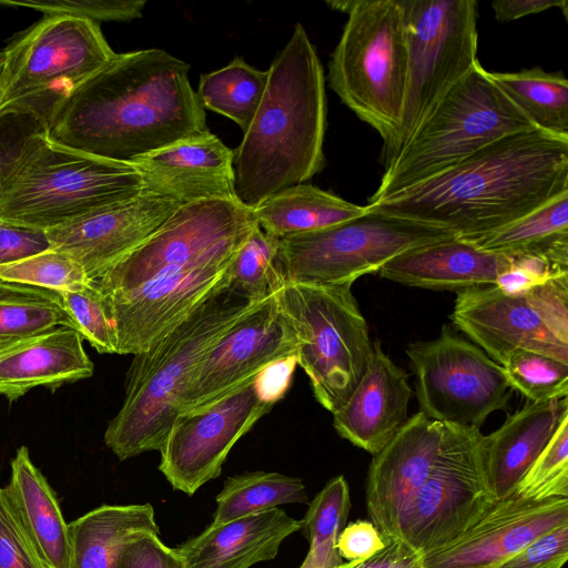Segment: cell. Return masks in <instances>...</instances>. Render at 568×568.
<instances>
[{
    "label": "cell",
    "instance_id": "48",
    "mask_svg": "<svg viewBox=\"0 0 568 568\" xmlns=\"http://www.w3.org/2000/svg\"><path fill=\"white\" fill-rule=\"evenodd\" d=\"M347 568H423V555L403 539L388 540L386 547L363 561Z\"/></svg>",
    "mask_w": 568,
    "mask_h": 568
},
{
    "label": "cell",
    "instance_id": "3",
    "mask_svg": "<svg viewBox=\"0 0 568 568\" xmlns=\"http://www.w3.org/2000/svg\"><path fill=\"white\" fill-rule=\"evenodd\" d=\"M262 102L234 150V191L254 209L268 196L308 182L325 166L327 99L323 65L296 23L268 70Z\"/></svg>",
    "mask_w": 568,
    "mask_h": 568
},
{
    "label": "cell",
    "instance_id": "40",
    "mask_svg": "<svg viewBox=\"0 0 568 568\" xmlns=\"http://www.w3.org/2000/svg\"><path fill=\"white\" fill-rule=\"evenodd\" d=\"M514 494L536 501L568 498V415L562 418Z\"/></svg>",
    "mask_w": 568,
    "mask_h": 568
},
{
    "label": "cell",
    "instance_id": "32",
    "mask_svg": "<svg viewBox=\"0 0 568 568\" xmlns=\"http://www.w3.org/2000/svg\"><path fill=\"white\" fill-rule=\"evenodd\" d=\"M489 75L536 129L568 138V80L561 71L534 67Z\"/></svg>",
    "mask_w": 568,
    "mask_h": 568
},
{
    "label": "cell",
    "instance_id": "44",
    "mask_svg": "<svg viewBox=\"0 0 568 568\" xmlns=\"http://www.w3.org/2000/svg\"><path fill=\"white\" fill-rule=\"evenodd\" d=\"M568 559V524L539 536L497 568H561Z\"/></svg>",
    "mask_w": 568,
    "mask_h": 568
},
{
    "label": "cell",
    "instance_id": "50",
    "mask_svg": "<svg viewBox=\"0 0 568 568\" xmlns=\"http://www.w3.org/2000/svg\"><path fill=\"white\" fill-rule=\"evenodd\" d=\"M491 7L499 22H510L551 8H559L568 18L567 0H496Z\"/></svg>",
    "mask_w": 568,
    "mask_h": 568
},
{
    "label": "cell",
    "instance_id": "53",
    "mask_svg": "<svg viewBox=\"0 0 568 568\" xmlns=\"http://www.w3.org/2000/svg\"><path fill=\"white\" fill-rule=\"evenodd\" d=\"M1 60H2V53L0 52V64H1Z\"/></svg>",
    "mask_w": 568,
    "mask_h": 568
},
{
    "label": "cell",
    "instance_id": "39",
    "mask_svg": "<svg viewBox=\"0 0 568 568\" xmlns=\"http://www.w3.org/2000/svg\"><path fill=\"white\" fill-rule=\"evenodd\" d=\"M0 281L55 292L75 290L90 283L83 267L72 256L53 248L0 265Z\"/></svg>",
    "mask_w": 568,
    "mask_h": 568
},
{
    "label": "cell",
    "instance_id": "13",
    "mask_svg": "<svg viewBox=\"0 0 568 568\" xmlns=\"http://www.w3.org/2000/svg\"><path fill=\"white\" fill-rule=\"evenodd\" d=\"M452 321L499 365L516 349L568 364V274L521 293L495 285L458 292Z\"/></svg>",
    "mask_w": 568,
    "mask_h": 568
},
{
    "label": "cell",
    "instance_id": "4",
    "mask_svg": "<svg viewBox=\"0 0 568 568\" xmlns=\"http://www.w3.org/2000/svg\"><path fill=\"white\" fill-rule=\"evenodd\" d=\"M257 303L229 283L145 351L133 355L121 408L104 433L106 447L125 460L160 450L186 382L204 355Z\"/></svg>",
    "mask_w": 568,
    "mask_h": 568
},
{
    "label": "cell",
    "instance_id": "45",
    "mask_svg": "<svg viewBox=\"0 0 568 568\" xmlns=\"http://www.w3.org/2000/svg\"><path fill=\"white\" fill-rule=\"evenodd\" d=\"M119 568H184L175 548L159 535L148 534L130 542L122 552Z\"/></svg>",
    "mask_w": 568,
    "mask_h": 568
},
{
    "label": "cell",
    "instance_id": "10",
    "mask_svg": "<svg viewBox=\"0 0 568 568\" xmlns=\"http://www.w3.org/2000/svg\"><path fill=\"white\" fill-rule=\"evenodd\" d=\"M408 69L398 125L382 146L386 170L440 100L478 61L476 0H400Z\"/></svg>",
    "mask_w": 568,
    "mask_h": 568
},
{
    "label": "cell",
    "instance_id": "35",
    "mask_svg": "<svg viewBox=\"0 0 568 568\" xmlns=\"http://www.w3.org/2000/svg\"><path fill=\"white\" fill-rule=\"evenodd\" d=\"M351 507L348 484L343 475L328 480L308 505L302 528L310 550L300 568H337L344 562L336 540Z\"/></svg>",
    "mask_w": 568,
    "mask_h": 568
},
{
    "label": "cell",
    "instance_id": "49",
    "mask_svg": "<svg viewBox=\"0 0 568 568\" xmlns=\"http://www.w3.org/2000/svg\"><path fill=\"white\" fill-rule=\"evenodd\" d=\"M296 365V357L292 356L264 367L255 377L260 396L272 404L282 398L290 386Z\"/></svg>",
    "mask_w": 568,
    "mask_h": 568
},
{
    "label": "cell",
    "instance_id": "43",
    "mask_svg": "<svg viewBox=\"0 0 568 568\" xmlns=\"http://www.w3.org/2000/svg\"><path fill=\"white\" fill-rule=\"evenodd\" d=\"M0 568H45L0 487Z\"/></svg>",
    "mask_w": 568,
    "mask_h": 568
},
{
    "label": "cell",
    "instance_id": "19",
    "mask_svg": "<svg viewBox=\"0 0 568 568\" xmlns=\"http://www.w3.org/2000/svg\"><path fill=\"white\" fill-rule=\"evenodd\" d=\"M183 205L145 185L134 196L45 231L50 248L72 256L90 281L149 239Z\"/></svg>",
    "mask_w": 568,
    "mask_h": 568
},
{
    "label": "cell",
    "instance_id": "17",
    "mask_svg": "<svg viewBox=\"0 0 568 568\" xmlns=\"http://www.w3.org/2000/svg\"><path fill=\"white\" fill-rule=\"evenodd\" d=\"M237 251L165 268L129 292L102 297L115 329L118 354L145 351L229 283Z\"/></svg>",
    "mask_w": 568,
    "mask_h": 568
},
{
    "label": "cell",
    "instance_id": "8",
    "mask_svg": "<svg viewBox=\"0 0 568 568\" xmlns=\"http://www.w3.org/2000/svg\"><path fill=\"white\" fill-rule=\"evenodd\" d=\"M0 120L30 115L41 125L54 105L116 53L100 24L44 16L1 51Z\"/></svg>",
    "mask_w": 568,
    "mask_h": 568
},
{
    "label": "cell",
    "instance_id": "38",
    "mask_svg": "<svg viewBox=\"0 0 568 568\" xmlns=\"http://www.w3.org/2000/svg\"><path fill=\"white\" fill-rule=\"evenodd\" d=\"M501 367L510 387L529 402L561 399L568 395V364L552 357L516 349Z\"/></svg>",
    "mask_w": 568,
    "mask_h": 568
},
{
    "label": "cell",
    "instance_id": "9",
    "mask_svg": "<svg viewBox=\"0 0 568 568\" xmlns=\"http://www.w3.org/2000/svg\"><path fill=\"white\" fill-rule=\"evenodd\" d=\"M275 295L296 339V362L316 400L334 414L357 386L373 354L352 284L285 283Z\"/></svg>",
    "mask_w": 568,
    "mask_h": 568
},
{
    "label": "cell",
    "instance_id": "27",
    "mask_svg": "<svg viewBox=\"0 0 568 568\" xmlns=\"http://www.w3.org/2000/svg\"><path fill=\"white\" fill-rule=\"evenodd\" d=\"M568 415V399L525 404L491 434L484 435L486 471L496 500L511 496L518 483Z\"/></svg>",
    "mask_w": 568,
    "mask_h": 568
},
{
    "label": "cell",
    "instance_id": "23",
    "mask_svg": "<svg viewBox=\"0 0 568 568\" xmlns=\"http://www.w3.org/2000/svg\"><path fill=\"white\" fill-rule=\"evenodd\" d=\"M233 159L234 150L207 131L143 154L131 164L145 185L170 193L184 205L203 200H237Z\"/></svg>",
    "mask_w": 568,
    "mask_h": 568
},
{
    "label": "cell",
    "instance_id": "22",
    "mask_svg": "<svg viewBox=\"0 0 568 568\" xmlns=\"http://www.w3.org/2000/svg\"><path fill=\"white\" fill-rule=\"evenodd\" d=\"M412 395L406 372L376 341L363 377L333 414V426L341 437L376 455L408 420Z\"/></svg>",
    "mask_w": 568,
    "mask_h": 568
},
{
    "label": "cell",
    "instance_id": "16",
    "mask_svg": "<svg viewBox=\"0 0 568 568\" xmlns=\"http://www.w3.org/2000/svg\"><path fill=\"white\" fill-rule=\"evenodd\" d=\"M255 377L211 405L175 417L159 450V470L173 489L192 496L219 477L233 446L272 409Z\"/></svg>",
    "mask_w": 568,
    "mask_h": 568
},
{
    "label": "cell",
    "instance_id": "2",
    "mask_svg": "<svg viewBox=\"0 0 568 568\" xmlns=\"http://www.w3.org/2000/svg\"><path fill=\"white\" fill-rule=\"evenodd\" d=\"M568 193V138L539 129L504 136L455 166L366 205L474 240Z\"/></svg>",
    "mask_w": 568,
    "mask_h": 568
},
{
    "label": "cell",
    "instance_id": "20",
    "mask_svg": "<svg viewBox=\"0 0 568 568\" xmlns=\"http://www.w3.org/2000/svg\"><path fill=\"white\" fill-rule=\"evenodd\" d=\"M568 524V498L511 496L450 544L423 556V568H497L539 536Z\"/></svg>",
    "mask_w": 568,
    "mask_h": 568
},
{
    "label": "cell",
    "instance_id": "18",
    "mask_svg": "<svg viewBox=\"0 0 568 568\" xmlns=\"http://www.w3.org/2000/svg\"><path fill=\"white\" fill-rule=\"evenodd\" d=\"M296 339L276 295L257 303L204 355L184 387L180 413L206 407L267 365L295 357Z\"/></svg>",
    "mask_w": 568,
    "mask_h": 568
},
{
    "label": "cell",
    "instance_id": "42",
    "mask_svg": "<svg viewBox=\"0 0 568 568\" xmlns=\"http://www.w3.org/2000/svg\"><path fill=\"white\" fill-rule=\"evenodd\" d=\"M1 6L24 7L44 16H70L101 21H130L141 18L144 0H0Z\"/></svg>",
    "mask_w": 568,
    "mask_h": 568
},
{
    "label": "cell",
    "instance_id": "36",
    "mask_svg": "<svg viewBox=\"0 0 568 568\" xmlns=\"http://www.w3.org/2000/svg\"><path fill=\"white\" fill-rule=\"evenodd\" d=\"M74 325L55 291L0 281V338Z\"/></svg>",
    "mask_w": 568,
    "mask_h": 568
},
{
    "label": "cell",
    "instance_id": "31",
    "mask_svg": "<svg viewBox=\"0 0 568 568\" xmlns=\"http://www.w3.org/2000/svg\"><path fill=\"white\" fill-rule=\"evenodd\" d=\"M478 247L510 257L537 256L568 268V193L480 237Z\"/></svg>",
    "mask_w": 568,
    "mask_h": 568
},
{
    "label": "cell",
    "instance_id": "51",
    "mask_svg": "<svg viewBox=\"0 0 568 568\" xmlns=\"http://www.w3.org/2000/svg\"><path fill=\"white\" fill-rule=\"evenodd\" d=\"M11 153L12 152H6L3 150V146L1 144V142H0V183H1V179H2L6 165H7L8 161H9V158H10Z\"/></svg>",
    "mask_w": 568,
    "mask_h": 568
},
{
    "label": "cell",
    "instance_id": "14",
    "mask_svg": "<svg viewBox=\"0 0 568 568\" xmlns=\"http://www.w3.org/2000/svg\"><path fill=\"white\" fill-rule=\"evenodd\" d=\"M406 354L427 418L480 429L491 413L508 406L514 389L501 365L448 325L435 339L409 344Z\"/></svg>",
    "mask_w": 568,
    "mask_h": 568
},
{
    "label": "cell",
    "instance_id": "26",
    "mask_svg": "<svg viewBox=\"0 0 568 568\" xmlns=\"http://www.w3.org/2000/svg\"><path fill=\"white\" fill-rule=\"evenodd\" d=\"M302 529V521L282 508L223 524H210L175 547L184 568H250L274 559L285 538Z\"/></svg>",
    "mask_w": 568,
    "mask_h": 568
},
{
    "label": "cell",
    "instance_id": "47",
    "mask_svg": "<svg viewBox=\"0 0 568 568\" xmlns=\"http://www.w3.org/2000/svg\"><path fill=\"white\" fill-rule=\"evenodd\" d=\"M50 248L45 232L0 222V265Z\"/></svg>",
    "mask_w": 568,
    "mask_h": 568
},
{
    "label": "cell",
    "instance_id": "1",
    "mask_svg": "<svg viewBox=\"0 0 568 568\" xmlns=\"http://www.w3.org/2000/svg\"><path fill=\"white\" fill-rule=\"evenodd\" d=\"M190 64L162 49L116 53L61 99L40 131L103 159L136 158L209 130Z\"/></svg>",
    "mask_w": 568,
    "mask_h": 568
},
{
    "label": "cell",
    "instance_id": "25",
    "mask_svg": "<svg viewBox=\"0 0 568 568\" xmlns=\"http://www.w3.org/2000/svg\"><path fill=\"white\" fill-rule=\"evenodd\" d=\"M511 263L510 256L453 237L407 251L386 263L378 273L402 285L458 293L494 285Z\"/></svg>",
    "mask_w": 568,
    "mask_h": 568
},
{
    "label": "cell",
    "instance_id": "46",
    "mask_svg": "<svg viewBox=\"0 0 568 568\" xmlns=\"http://www.w3.org/2000/svg\"><path fill=\"white\" fill-rule=\"evenodd\" d=\"M387 542L372 521L356 520L342 529L336 540V549L341 558L363 561L384 549Z\"/></svg>",
    "mask_w": 568,
    "mask_h": 568
},
{
    "label": "cell",
    "instance_id": "21",
    "mask_svg": "<svg viewBox=\"0 0 568 568\" xmlns=\"http://www.w3.org/2000/svg\"><path fill=\"white\" fill-rule=\"evenodd\" d=\"M444 433L445 424L418 412L374 455L365 500L371 521L387 540L396 538L402 514L426 481Z\"/></svg>",
    "mask_w": 568,
    "mask_h": 568
},
{
    "label": "cell",
    "instance_id": "37",
    "mask_svg": "<svg viewBox=\"0 0 568 568\" xmlns=\"http://www.w3.org/2000/svg\"><path fill=\"white\" fill-rule=\"evenodd\" d=\"M280 240L256 224L229 270V284L240 295L261 302L285 284L278 264Z\"/></svg>",
    "mask_w": 568,
    "mask_h": 568
},
{
    "label": "cell",
    "instance_id": "52",
    "mask_svg": "<svg viewBox=\"0 0 568 568\" xmlns=\"http://www.w3.org/2000/svg\"><path fill=\"white\" fill-rule=\"evenodd\" d=\"M353 562H354V561H347V562H345V564L341 565V566H339V567H337V568H347V567H349ZM359 562H361V561H359Z\"/></svg>",
    "mask_w": 568,
    "mask_h": 568
},
{
    "label": "cell",
    "instance_id": "12",
    "mask_svg": "<svg viewBox=\"0 0 568 568\" xmlns=\"http://www.w3.org/2000/svg\"><path fill=\"white\" fill-rule=\"evenodd\" d=\"M479 428L445 424L433 468L402 514L396 538L423 556L442 548L478 521L496 503Z\"/></svg>",
    "mask_w": 568,
    "mask_h": 568
},
{
    "label": "cell",
    "instance_id": "33",
    "mask_svg": "<svg viewBox=\"0 0 568 568\" xmlns=\"http://www.w3.org/2000/svg\"><path fill=\"white\" fill-rule=\"evenodd\" d=\"M215 501L212 524H223L285 504H306L308 497L301 478L257 470L227 477Z\"/></svg>",
    "mask_w": 568,
    "mask_h": 568
},
{
    "label": "cell",
    "instance_id": "24",
    "mask_svg": "<svg viewBox=\"0 0 568 568\" xmlns=\"http://www.w3.org/2000/svg\"><path fill=\"white\" fill-rule=\"evenodd\" d=\"M94 365L73 328L0 338V396L14 402L36 387L55 390L92 376Z\"/></svg>",
    "mask_w": 568,
    "mask_h": 568
},
{
    "label": "cell",
    "instance_id": "30",
    "mask_svg": "<svg viewBox=\"0 0 568 568\" xmlns=\"http://www.w3.org/2000/svg\"><path fill=\"white\" fill-rule=\"evenodd\" d=\"M365 212V205L307 183L284 189L253 209L260 229L277 239L327 229Z\"/></svg>",
    "mask_w": 568,
    "mask_h": 568
},
{
    "label": "cell",
    "instance_id": "41",
    "mask_svg": "<svg viewBox=\"0 0 568 568\" xmlns=\"http://www.w3.org/2000/svg\"><path fill=\"white\" fill-rule=\"evenodd\" d=\"M74 329L100 354H118L114 326L99 290L90 282L79 288L58 292Z\"/></svg>",
    "mask_w": 568,
    "mask_h": 568
},
{
    "label": "cell",
    "instance_id": "11",
    "mask_svg": "<svg viewBox=\"0 0 568 568\" xmlns=\"http://www.w3.org/2000/svg\"><path fill=\"white\" fill-rule=\"evenodd\" d=\"M453 237L446 227L366 207L344 223L278 239V264L285 283L353 284L407 251Z\"/></svg>",
    "mask_w": 568,
    "mask_h": 568
},
{
    "label": "cell",
    "instance_id": "28",
    "mask_svg": "<svg viewBox=\"0 0 568 568\" xmlns=\"http://www.w3.org/2000/svg\"><path fill=\"white\" fill-rule=\"evenodd\" d=\"M8 499L45 568H69L71 537L57 495L26 446L11 460Z\"/></svg>",
    "mask_w": 568,
    "mask_h": 568
},
{
    "label": "cell",
    "instance_id": "29",
    "mask_svg": "<svg viewBox=\"0 0 568 568\" xmlns=\"http://www.w3.org/2000/svg\"><path fill=\"white\" fill-rule=\"evenodd\" d=\"M69 568H119L133 540L160 534L151 504L101 505L69 524Z\"/></svg>",
    "mask_w": 568,
    "mask_h": 568
},
{
    "label": "cell",
    "instance_id": "15",
    "mask_svg": "<svg viewBox=\"0 0 568 568\" xmlns=\"http://www.w3.org/2000/svg\"><path fill=\"white\" fill-rule=\"evenodd\" d=\"M237 200L181 205L149 239L90 281L103 298L129 292L165 268L241 247L256 225Z\"/></svg>",
    "mask_w": 568,
    "mask_h": 568
},
{
    "label": "cell",
    "instance_id": "5",
    "mask_svg": "<svg viewBox=\"0 0 568 568\" xmlns=\"http://www.w3.org/2000/svg\"><path fill=\"white\" fill-rule=\"evenodd\" d=\"M139 170L28 135L11 153L0 183V222L48 231L136 195Z\"/></svg>",
    "mask_w": 568,
    "mask_h": 568
},
{
    "label": "cell",
    "instance_id": "6",
    "mask_svg": "<svg viewBox=\"0 0 568 568\" xmlns=\"http://www.w3.org/2000/svg\"><path fill=\"white\" fill-rule=\"evenodd\" d=\"M534 129L477 61L385 170L367 204L426 181L504 136Z\"/></svg>",
    "mask_w": 568,
    "mask_h": 568
},
{
    "label": "cell",
    "instance_id": "7",
    "mask_svg": "<svg viewBox=\"0 0 568 568\" xmlns=\"http://www.w3.org/2000/svg\"><path fill=\"white\" fill-rule=\"evenodd\" d=\"M328 62V84L387 143L402 114L408 50L400 0H353Z\"/></svg>",
    "mask_w": 568,
    "mask_h": 568
},
{
    "label": "cell",
    "instance_id": "34",
    "mask_svg": "<svg viewBox=\"0 0 568 568\" xmlns=\"http://www.w3.org/2000/svg\"><path fill=\"white\" fill-rule=\"evenodd\" d=\"M267 77V70L236 57L227 65L201 74L196 93L204 109L231 119L244 133L262 102Z\"/></svg>",
    "mask_w": 568,
    "mask_h": 568
}]
</instances>
